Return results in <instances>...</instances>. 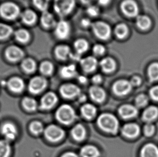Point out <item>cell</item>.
I'll return each mask as SVG.
<instances>
[{"label":"cell","instance_id":"6da1fadb","mask_svg":"<svg viewBox=\"0 0 158 157\" xmlns=\"http://www.w3.org/2000/svg\"><path fill=\"white\" fill-rule=\"evenodd\" d=\"M97 124L103 131L111 134H115L119 128L117 119L111 114H103L99 116Z\"/></svg>","mask_w":158,"mask_h":157},{"label":"cell","instance_id":"7a4b0ae2","mask_svg":"<svg viewBox=\"0 0 158 157\" xmlns=\"http://www.w3.org/2000/svg\"><path fill=\"white\" fill-rule=\"evenodd\" d=\"M56 116L60 123L68 125L74 121L76 114L72 107L68 104H63L58 109Z\"/></svg>","mask_w":158,"mask_h":157},{"label":"cell","instance_id":"3957f363","mask_svg":"<svg viewBox=\"0 0 158 157\" xmlns=\"http://www.w3.org/2000/svg\"><path fill=\"white\" fill-rule=\"evenodd\" d=\"M75 6V0H54L53 8L60 17L69 15Z\"/></svg>","mask_w":158,"mask_h":157},{"label":"cell","instance_id":"277c9868","mask_svg":"<svg viewBox=\"0 0 158 157\" xmlns=\"http://www.w3.org/2000/svg\"><path fill=\"white\" fill-rule=\"evenodd\" d=\"M19 7L13 2H6L0 6V14L6 19H15L19 16Z\"/></svg>","mask_w":158,"mask_h":157},{"label":"cell","instance_id":"5b68a950","mask_svg":"<svg viewBox=\"0 0 158 157\" xmlns=\"http://www.w3.org/2000/svg\"><path fill=\"white\" fill-rule=\"evenodd\" d=\"M91 26L94 34L98 38L107 40L111 36V27L105 22H96L92 23Z\"/></svg>","mask_w":158,"mask_h":157},{"label":"cell","instance_id":"8992f818","mask_svg":"<svg viewBox=\"0 0 158 157\" xmlns=\"http://www.w3.org/2000/svg\"><path fill=\"white\" fill-rule=\"evenodd\" d=\"M44 134L48 140L53 142L59 141L64 136V130L55 125L47 127L44 130Z\"/></svg>","mask_w":158,"mask_h":157},{"label":"cell","instance_id":"52a82bcc","mask_svg":"<svg viewBox=\"0 0 158 157\" xmlns=\"http://www.w3.org/2000/svg\"><path fill=\"white\" fill-rule=\"evenodd\" d=\"M122 10L128 17H135L138 16L139 8L137 3L133 0H125L121 4Z\"/></svg>","mask_w":158,"mask_h":157},{"label":"cell","instance_id":"ba28073f","mask_svg":"<svg viewBox=\"0 0 158 157\" xmlns=\"http://www.w3.org/2000/svg\"><path fill=\"white\" fill-rule=\"evenodd\" d=\"M47 81L42 77H36L30 80L29 84V89L32 94H39L45 89Z\"/></svg>","mask_w":158,"mask_h":157},{"label":"cell","instance_id":"9c48e42d","mask_svg":"<svg viewBox=\"0 0 158 157\" xmlns=\"http://www.w3.org/2000/svg\"><path fill=\"white\" fill-rule=\"evenodd\" d=\"M132 86L130 81L126 80H119L116 81L113 86L114 93L118 96H124L131 91Z\"/></svg>","mask_w":158,"mask_h":157},{"label":"cell","instance_id":"30bf717a","mask_svg":"<svg viewBox=\"0 0 158 157\" xmlns=\"http://www.w3.org/2000/svg\"><path fill=\"white\" fill-rule=\"evenodd\" d=\"M60 93L64 98L72 99L79 96L81 90L76 85L72 83H66L60 87Z\"/></svg>","mask_w":158,"mask_h":157},{"label":"cell","instance_id":"8fae6325","mask_svg":"<svg viewBox=\"0 0 158 157\" xmlns=\"http://www.w3.org/2000/svg\"><path fill=\"white\" fill-rule=\"evenodd\" d=\"M55 28V34L58 38L65 39L68 37L70 32V26L68 22L61 20L57 23Z\"/></svg>","mask_w":158,"mask_h":157},{"label":"cell","instance_id":"7c38bea8","mask_svg":"<svg viewBox=\"0 0 158 157\" xmlns=\"http://www.w3.org/2000/svg\"><path fill=\"white\" fill-rule=\"evenodd\" d=\"M57 102V96L53 92H49L43 96L41 100V108L44 110L52 108Z\"/></svg>","mask_w":158,"mask_h":157},{"label":"cell","instance_id":"4fadbf2b","mask_svg":"<svg viewBox=\"0 0 158 157\" xmlns=\"http://www.w3.org/2000/svg\"><path fill=\"white\" fill-rule=\"evenodd\" d=\"M6 58L11 62H17L24 56L23 51L16 46L9 47L6 51Z\"/></svg>","mask_w":158,"mask_h":157},{"label":"cell","instance_id":"5bb4252c","mask_svg":"<svg viewBox=\"0 0 158 157\" xmlns=\"http://www.w3.org/2000/svg\"><path fill=\"white\" fill-rule=\"evenodd\" d=\"M119 113L121 117L124 119H132L138 114V109L135 107L130 104H125L120 107Z\"/></svg>","mask_w":158,"mask_h":157},{"label":"cell","instance_id":"9a60e30c","mask_svg":"<svg viewBox=\"0 0 158 157\" xmlns=\"http://www.w3.org/2000/svg\"><path fill=\"white\" fill-rule=\"evenodd\" d=\"M80 62L81 67L86 72H94L96 69L98 65L97 60L95 58L91 56L81 59Z\"/></svg>","mask_w":158,"mask_h":157},{"label":"cell","instance_id":"2e32d148","mask_svg":"<svg viewBox=\"0 0 158 157\" xmlns=\"http://www.w3.org/2000/svg\"><path fill=\"white\" fill-rule=\"evenodd\" d=\"M122 133L127 138H135L140 133V127L137 124L128 123L123 127Z\"/></svg>","mask_w":158,"mask_h":157},{"label":"cell","instance_id":"e0dca14e","mask_svg":"<svg viewBox=\"0 0 158 157\" xmlns=\"http://www.w3.org/2000/svg\"><path fill=\"white\" fill-rule=\"evenodd\" d=\"M89 94L92 100L97 102H103L106 96L104 90L98 86H93L91 87L89 90Z\"/></svg>","mask_w":158,"mask_h":157},{"label":"cell","instance_id":"ac0fdd59","mask_svg":"<svg viewBox=\"0 0 158 157\" xmlns=\"http://www.w3.org/2000/svg\"><path fill=\"white\" fill-rule=\"evenodd\" d=\"M2 132L6 139L13 140L17 136V129L12 123H6L2 127Z\"/></svg>","mask_w":158,"mask_h":157},{"label":"cell","instance_id":"d6986e66","mask_svg":"<svg viewBox=\"0 0 158 157\" xmlns=\"http://www.w3.org/2000/svg\"><path fill=\"white\" fill-rule=\"evenodd\" d=\"M41 23L45 28H50L55 26L56 22L53 15L47 10L43 11L41 17Z\"/></svg>","mask_w":158,"mask_h":157},{"label":"cell","instance_id":"ffe728a7","mask_svg":"<svg viewBox=\"0 0 158 157\" xmlns=\"http://www.w3.org/2000/svg\"><path fill=\"white\" fill-rule=\"evenodd\" d=\"M9 89L15 93H20L24 89V83L21 78L14 77L11 78L8 83Z\"/></svg>","mask_w":158,"mask_h":157},{"label":"cell","instance_id":"44dd1931","mask_svg":"<svg viewBox=\"0 0 158 157\" xmlns=\"http://www.w3.org/2000/svg\"><path fill=\"white\" fill-rule=\"evenodd\" d=\"M141 157H158V147L153 144H148L143 147Z\"/></svg>","mask_w":158,"mask_h":157},{"label":"cell","instance_id":"7402d4cb","mask_svg":"<svg viewBox=\"0 0 158 157\" xmlns=\"http://www.w3.org/2000/svg\"><path fill=\"white\" fill-rule=\"evenodd\" d=\"M80 153L81 157H99L100 155L98 149L96 147L91 145L83 147Z\"/></svg>","mask_w":158,"mask_h":157},{"label":"cell","instance_id":"603a6c76","mask_svg":"<svg viewBox=\"0 0 158 157\" xmlns=\"http://www.w3.org/2000/svg\"><path fill=\"white\" fill-rule=\"evenodd\" d=\"M86 130L83 125L78 124L75 125L71 130V135L73 138L77 141H81L85 138Z\"/></svg>","mask_w":158,"mask_h":157},{"label":"cell","instance_id":"cb8c5ba5","mask_svg":"<svg viewBox=\"0 0 158 157\" xmlns=\"http://www.w3.org/2000/svg\"><path fill=\"white\" fill-rule=\"evenodd\" d=\"M100 66L104 72L106 73L112 72L116 68V63L112 58L106 57L101 60Z\"/></svg>","mask_w":158,"mask_h":157},{"label":"cell","instance_id":"d4e9b609","mask_svg":"<svg viewBox=\"0 0 158 157\" xmlns=\"http://www.w3.org/2000/svg\"><path fill=\"white\" fill-rule=\"evenodd\" d=\"M55 55L59 59L65 60L70 56V49L65 45H61L56 47L55 50Z\"/></svg>","mask_w":158,"mask_h":157},{"label":"cell","instance_id":"484cf974","mask_svg":"<svg viewBox=\"0 0 158 157\" xmlns=\"http://www.w3.org/2000/svg\"><path fill=\"white\" fill-rule=\"evenodd\" d=\"M97 110L96 107L92 104H85L81 107V113L85 119H92L96 114Z\"/></svg>","mask_w":158,"mask_h":157},{"label":"cell","instance_id":"4316f807","mask_svg":"<svg viewBox=\"0 0 158 157\" xmlns=\"http://www.w3.org/2000/svg\"><path fill=\"white\" fill-rule=\"evenodd\" d=\"M158 116V109L155 106L149 107L143 112V118L144 121L150 122L153 121Z\"/></svg>","mask_w":158,"mask_h":157},{"label":"cell","instance_id":"83f0119b","mask_svg":"<svg viewBox=\"0 0 158 157\" xmlns=\"http://www.w3.org/2000/svg\"><path fill=\"white\" fill-rule=\"evenodd\" d=\"M77 74V70L75 65L71 64L64 66L60 70V75L64 78H72Z\"/></svg>","mask_w":158,"mask_h":157},{"label":"cell","instance_id":"f1b7e54d","mask_svg":"<svg viewBox=\"0 0 158 157\" xmlns=\"http://www.w3.org/2000/svg\"><path fill=\"white\" fill-rule=\"evenodd\" d=\"M136 24L141 30H147L151 26V20L147 16L139 15L136 19Z\"/></svg>","mask_w":158,"mask_h":157},{"label":"cell","instance_id":"f546056e","mask_svg":"<svg viewBox=\"0 0 158 157\" xmlns=\"http://www.w3.org/2000/svg\"><path fill=\"white\" fill-rule=\"evenodd\" d=\"M37 19V15L31 10H26L22 15V19L24 23L31 25L34 23Z\"/></svg>","mask_w":158,"mask_h":157},{"label":"cell","instance_id":"4dcf8cb0","mask_svg":"<svg viewBox=\"0 0 158 157\" xmlns=\"http://www.w3.org/2000/svg\"><path fill=\"white\" fill-rule=\"evenodd\" d=\"M74 47L76 52L81 54L85 52L89 48V44L88 42L83 39H77L74 43Z\"/></svg>","mask_w":158,"mask_h":157},{"label":"cell","instance_id":"1f68e13d","mask_svg":"<svg viewBox=\"0 0 158 157\" xmlns=\"http://www.w3.org/2000/svg\"><path fill=\"white\" fill-rule=\"evenodd\" d=\"M22 67L24 70L27 73H32L34 72L36 68V62L34 60L31 58H27L24 60L22 64Z\"/></svg>","mask_w":158,"mask_h":157},{"label":"cell","instance_id":"d6a6232c","mask_svg":"<svg viewBox=\"0 0 158 157\" xmlns=\"http://www.w3.org/2000/svg\"><path fill=\"white\" fill-rule=\"evenodd\" d=\"M15 36L17 40L23 43L27 42L30 37L29 32L25 29H19L16 31Z\"/></svg>","mask_w":158,"mask_h":157},{"label":"cell","instance_id":"836d02e7","mask_svg":"<svg viewBox=\"0 0 158 157\" xmlns=\"http://www.w3.org/2000/svg\"><path fill=\"white\" fill-rule=\"evenodd\" d=\"M148 74L151 81L158 80V62H154L149 66Z\"/></svg>","mask_w":158,"mask_h":157},{"label":"cell","instance_id":"e575fe53","mask_svg":"<svg viewBox=\"0 0 158 157\" xmlns=\"http://www.w3.org/2000/svg\"><path fill=\"white\" fill-rule=\"evenodd\" d=\"M114 32L118 38H124L128 34V28L125 24H119L115 27Z\"/></svg>","mask_w":158,"mask_h":157},{"label":"cell","instance_id":"d590c367","mask_svg":"<svg viewBox=\"0 0 158 157\" xmlns=\"http://www.w3.org/2000/svg\"><path fill=\"white\" fill-rule=\"evenodd\" d=\"M22 104L24 108L29 111H34L37 108V102L36 100L31 98H24Z\"/></svg>","mask_w":158,"mask_h":157},{"label":"cell","instance_id":"8d00e7d4","mask_svg":"<svg viewBox=\"0 0 158 157\" xmlns=\"http://www.w3.org/2000/svg\"><path fill=\"white\" fill-rule=\"evenodd\" d=\"M13 32V29L10 26L3 23H0V39L8 38Z\"/></svg>","mask_w":158,"mask_h":157},{"label":"cell","instance_id":"74e56055","mask_svg":"<svg viewBox=\"0 0 158 157\" xmlns=\"http://www.w3.org/2000/svg\"><path fill=\"white\" fill-rule=\"evenodd\" d=\"M53 66L52 62H44L41 64L40 71L43 75H49L53 72Z\"/></svg>","mask_w":158,"mask_h":157},{"label":"cell","instance_id":"f35d334b","mask_svg":"<svg viewBox=\"0 0 158 157\" xmlns=\"http://www.w3.org/2000/svg\"><path fill=\"white\" fill-rule=\"evenodd\" d=\"M30 130L32 134L38 135L44 131V127L40 122L35 121L30 124Z\"/></svg>","mask_w":158,"mask_h":157},{"label":"cell","instance_id":"ab89813d","mask_svg":"<svg viewBox=\"0 0 158 157\" xmlns=\"http://www.w3.org/2000/svg\"><path fill=\"white\" fill-rule=\"evenodd\" d=\"M10 153V146L4 140L0 141V157H8Z\"/></svg>","mask_w":158,"mask_h":157},{"label":"cell","instance_id":"60d3db41","mask_svg":"<svg viewBox=\"0 0 158 157\" xmlns=\"http://www.w3.org/2000/svg\"><path fill=\"white\" fill-rule=\"evenodd\" d=\"M49 1L50 0H32L35 6L43 12L47 10Z\"/></svg>","mask_w":158,"mask_h":157},{"label":"cell","instance_id":"b9f144b4","mask_svg":"<svg viewBox=\"0 0 158 157\" xmlns=\"http://www.w3.org/2000/svg\"><path fill=\"white\" fill-rule=\"evenodd\" d=\"M148 99L147 96L143 94H141L138 96L135 99L136 105L140 108L145 106L146 105L148 104Z\"/></svg>","mask_w":158,"mask_h":157},{"label":"cell","instance_id":"7bdbcfd3","mask_svg":"<svg viewBox=\"0 0 158 157\" xmlns=\"http://www.w3.org/2000/svg\"><path fill=\"white\" fill-rule=\"evenodd\" d=\"M86 12L89 15L92 17H96L98 16L99 13V10L97 6H88Z\"/></svg>","mask_w":158,"mask_h":157},{"label":"cell","instance_id":"ee69618b","mask_svg":"<svg viewBox=\"0 0 158 157\" xmlns=\"http://www.w3.org/2000/svg\"><path fill=\"white\" fill-rule=\"evenodd\" d=\"M155 131V127L154 125L150 123H148L146 124L144 127V132L147 136H152L154 134Z\"/></svg>","mask_w":158,"mask_h":157},{"label":"cell","instance_id":"f6af8a7d","mask_svg":"<svg viewBox=\"0 0 158 157\" xmlns=\"http://www.w3.org/2000/svg\"><path fill=\"white\" fill-rule=\"evenodd\" d=\"M93 51L96 55H102L105 52V47L101 44L95 45L93 48Z\"/></svg>","mask_w":158,"mask_h":157},{"label":"cell","instance_id":"bcb514c9","mask_svg":"<svg viewBox=\"0 0 158 157\" xmlns=\"http://www.w3.org/2000/svg\"><path fill=\"white\" fill-rule=\"evenodd\" d=\"M150 95L153 100L158 101V86L152 87L150 89Z\"/></svg>","mask_w":158,"mask_h":157},{"label":"cell","instance_id":"7dc6e473","mask_svg":"<svg viewBox=\"0 0 158 157\" xmlns=\"http://www.w3.org/2000/svg\"><path fill=\"white\" fill-rule=\"evenodd\" d=\"M141 80L140 78L138 76H135L133 77L132 79L131 80L130 83L133 86H139L141 83Z\"/></svg>","mask_w":158,"mask_h":157},{"label":"cell","instance_id":"c3c4849f","mask_svg":"<svg viewBox=\"0 0 158 157\" xmlns=\"http://www.w3.org/2000/svg\"><path fill=\"white\" fill-rule=\"evenodd\" d=\"M81 25L85 28H88L89 26H92V22L90 21V19L88 18H84L81 20Z\"/></svg>","mask_w":158,"mask_h":157},{"label":"cell","instance_id":"681fc988","mask_svg":"<svg viewBox=\"0 0 158 157\" xmlns=\"http://www.w3.org/2000/svg\"><path fill=\"white\" fill-rule=\"evenodd\" d=\"M81 54H80L79 53L76 52V53H71L70 54V57L72 59L75 60V61H80L81 60Z\"/></svg>","mask_w":158,"mask_h":157},{"label":"cell","instance_id":"f907efd6","mask_svg":"<svg viewBox=\"0 0 158 157\" xmlns=\"http://www.w3.org/2000/svg\"><path fill=\"white\" fill-rule=\"evenodd\" d=\"M102 78L101 77V75H95L92 78V81L96 85L102 82Z\"/></svg>","mask_w":158,"mask_h":157},{"label":"cell","instance_id":"816d5d0a","mask_svg":"<svg viewBox=\"0 0 158 157\" xmlns=\"http://www.w3.org/2000/svg\"><path fill=\"white\" fill-rule=\"evenodd\" d=\"M60 157H78L77 155L73 152H66Z\"/></svg>","mask_w":158,"mask_h":157},{"label":"cell","instance_id":"f5cc1de1","mask_svg":"<svg viewBox=\"0 0 158 157\" xmlns=\"http://www.w3.org/2000/svg\"><path fill=\"white\" fill-rule=\"evenodd\" d=\"M97 1L98 2L99 4H101L102 6H106L111 1V0H97Z\"/></svg>","mask_w":158,"mask_h":157},{"label":"cell","instance_id":"db71d44e","mask_svg":"<svg viewBox=\"0 0 158 157\" xmlns=\"http://www.w3.org/2000/svg\"><path fill=\"white\" fill-rule=\"evenodd\" d=\"M78 81L81 83H85L87 82L88 79L84 76H80L78 78Z\"/></svg>","mask_w":158,"mask_h":157},{"label":"cell","instance_id":"11a10c76","mask_svg":"<svg viewBox=\"0 0 158 157\" xmlns=\"http://www.w3.org/2000/svg\"><path fill=\"white\" fill-rule=\"evenodd\" d=\"M84 4H88L90 3L94 0H80Z\"/></svg>","mask_w":158,"mask_h":157},{"label":"cell","instance_id":"9f6ffc18","mask_svg":"<svg viewBox=\"0 0 158 157\" xmlns=\"http://www.w3.org/2000/svg\"><path fill=\"white\" fill-rule=\"evenodd\" d=\"M79 100H80V101H81V102L84 101L86 99L85 96L84 95H79Z\"/></svg>","mask_w":158,"mask_h":157}]
</instances>
